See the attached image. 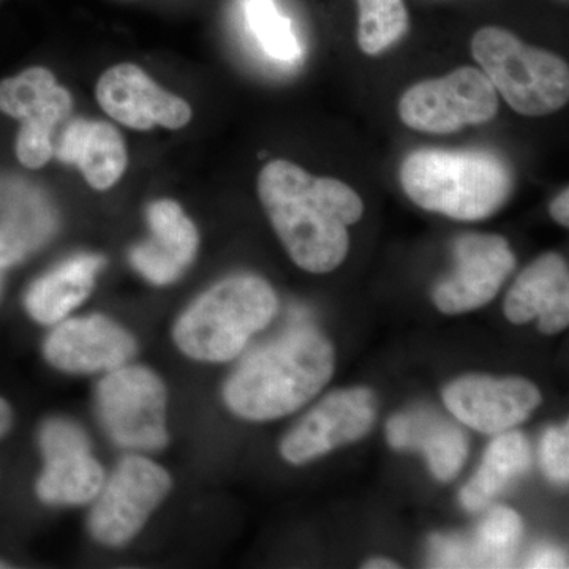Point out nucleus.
Returning <instances> with one entry per match:
<instances>
[{
	"label": "nucleus",
	"instance_id": "26",
	"mask_svg": "<svg viewBox=\"0 0 569 569\" xmlns=\"http://www.w3.org/2000/svg\"><path fill=\"white\" fill-rule=\"evenodd\" d=\"M542 470L556 482H567L569 478V427H552L545 433L539 449Z\"/></svg>",
	"mask_w": 569,
	"mask_h": 569
},
{
	"label": "nucleus",
	"instance_id": "13",
	"mask_svg": "<svg viewBox=\"0 0 569 569\" xmlns=\"http://www.w3.org/2000/svg\"><path fill=\"white\" fill-rule=\"evenodd\" d=\"M100 107L122 126L151 130L153 126L178 130L192 119V108L174 93L164 91L134 63H119L97 82Z\"/></svg>",
	"mask_w": 569,
	"mask_h": 569
},
{
	"label": "nucleus",
	"instance_id": "23",
	"mask_svg": "<svg viewBox=\"0 0 569 569\" xmlns=\"http://www.w3.org/2000/svg\"><path fill=\"white\" fill-rule=\"evenodd\" d=\"M47 467L37 482V493L51 505H82L99 496L103 470L91 456V445L44 452Z\"/></svg>",
	"mask_w": 569,
	"mask_h": 569
},
{
	"label": "nucleus",
	"instance_id": "15",
	"mask_svg": "<svg viewBox=\"0 0 569 569\" xmlns=\"http://www.w3.org/2000/svg\"><path fill=\"white\" fill-rule=\"evenodd\" d=\"M54 209L36 183L0 173V268L20 263L50 241Z\"/></svg>",
	"mask_w": 569,
	"mask_h": 569
},
{
	"label": "nucleus",
	"instance_id": "32",
	"mask_svg": "<svg viewBox=\"0 0 569 569\" xmlns=\"http://www.w3.org/2000/svg\"><path fill=\"white\" fill-rule=\"evenodd\" d=\"M0 271H2V268H0Z\"/></svg>",
	"mask_w": 569,
	"mask_h": 569
},
{
	"label": "nucleus",
	"instance_id": "9",
	"mask_svg": "<svg viewBox=\"0 0 569 569\" xmlns=\"http://www.w3.org/2000/svg\"><path fill=\"white\" fill-rule=\"evenodd\" d=\"M170 488V475L162 467L140 456L123 459L89 519L93 538L111 548L127 545Z\"/></svg>",
	"mask_w": 569,
	"mask_h": 569
},
{
	"label": "nucleus",
	"instance_id": "22",
	"mask_svg": "<svg viewBox=\"0 0 569 569\" xmlns=\"http://www.w3.org/2000/svg\"><path fill=\"white\" fill-rule=\"evenodd\" d=\"M531 449L520 432L498 433L482 456L481 467L460 492L462 507L481 511L529 470Z\"/></svg>",
	"mask_w": 569,
	"mask_h": 569
},
{
	"label": "nucleus",
	"instance_id": "28",
	"mask_svg": "<svg viewBox=\"0 0 569 569\" xmlns=\"http://www.w3.org/2000/svg\"><path fill=\"white\" fill-rule=\"evenodd\" d=\"M550 216L560 223L561 227H568L569 224V190L565 189L563 192L559 193V197L550 203Z\"/></svg>",
	"mask_w": 569,
	"mask_h": 569
},
{
	"label": "nucleus",
	"instance_id": "12",
	"mask_svg": "<svg viewBox=\"0 0 569 569\" xmlns=\"http://www.w3.org/2000/svg\"><path fill=\"white\" fill-rule=\"evenodd\" d=\"M443 400L462 425L498 436L526 421L541 403V395L523 378L468 376L448 385Z\"/></svg>",
	"mask_w": 569,
	"mask_h": 569
},
{
	"label": "nucleus",
	"instance_id": "30",
	"mask_svg": "<svg viewBox=\"0 0 569 569\" xmlns=\"http://www.w3.org/2000/svg\"><path fill=\"white\" fill-rule=\"evenodd\" d=\"M366 568L367 569H396L399 567H397V563H395V561H391V560L373 559V560H370L369 563L366 565Z\"/></svg>",
	"mask_w": 569,
	"mask_h": 569
},
{
	"label": "nucleus",
	"instance_id": "2",
	"mask_svg": "<svg viewBox=\"0 0 569 569\" xmlns=\"http://www.w3.org/2000/svg\"><path fill=\"white\" fill-rule=\"evenodd\" d=\"M332 372L329 340L310 326H296L247 356L224 385V402L250 421L287 417L313 399Z\"/></svg>",
	"mask_w": 569,
	"mask_h": 569
},
{
	"label": "nucleus",
	"instance_id": "31",
	"mask_svg": "<svg viewBox=\"0 0 569 569\" xmlns=\"http://www.w3.org/2000/svg\"><path fill=\"white\" fill-rule=\"evenodd\" d=\"M0 568H9V565L3 563V561H0Z\"/></svg>",
	"mask_w": 569,
	"mask_h": 569
},
{
	"label": "nucleus",
	"instance_id": "1",
	"mask_svg": "<svg viewBox=\"0 0 569 569\" xmlns=\"http://www.w3.org/2000/svg\"><path fill=\"white\" fill-rule=\"evenodd\" d=\"M258 197L299 268L326 274L343 263L350 249L348 227L365 213L361 197L350 186L274 160L258 176Z\"/></svg>",
	"mask_w": 569,
	"mask_h": 569
},
{
	"label": "nucleus",
	"instance_id": "20",
	"mask_svg": "<svg viewBox=\"0 0 569 569\" xmlns=\"http://www.w3.org/2000/svg\"><path fill=\"white\" fill-rule=\"evenodd\" d=\"M58 157L62 162L78 164L86 181L97 190L111 189L127 168L126 142L108 122H71L62 133Z\"/></svg>",
	"mask_w": 569,
	"mask_h": 569
},
{
	"label": "nucleus",
	"instance_id": "17",
	"mask_svg": "<svg viewBox=\"0 0 569 569\" xmlns=\"http://www.w3.org/2000/svg\"><path fill=\"white\" fill-rule=\"evenodd\" d=\"M152 239L134 247L132 264L149 282L168 284L192 263L197 254V227L173 200L153 201L148 208Z\"/></svg>",
	"mask_w": 569,
	"mask_h": 569
},
{
	"label": "nucleus",
	"instance_id": "18",
	"mask_svg": "<svg viewBox=\"0 0 569 569\" xmlns=\"http://www.w3.org/2000/svg\"><path fill=\"white\" fill-rule=\"evenodd\" d=\"M522 535L523 523L518 512L496 507L470 538L432 537L429 560L437 568H508Z\"/></svg>",
	"mask_w": 569,
	"mask_h": 569
},
{
	"label": "nucleus",
	"instance_id": "14",
	"mask_svg": "<svg viewBox=\"0 0 569 569\" xmlns=\"http://www.w3.org/2000/svg\"><path fill=\"white\" fill-rule=\"evenodd\" d=\"M133 337L102 316L73 318L54 329L44 343L48 361L73 373L114 370L133 358Z\"/></svg>",
	"mask_w": 569,
	"mask_h": 569
},
{
	"label": "nucleus",
	"instance_id": "19",
	"mask_svg": "<svg viewBox=\"0 0 569 569\" xmlns=\"http://www.w3.org/2000/svg\"><path fill=\"white\" fill-rule=\"evenodd\" d=\"M388 441L396 449H415L426 456L430 471L440 481L458 477L468 456L466 432L432 410H413L389 419Z\"/></svg>",
	"mask_w": 569,
	"mask_h": 569
},
{
	"label": "nucleus",
	"instance_id": "29",
	"mask_svg": "<svg viewBox=\"0 0 569 569\" xmlns=\"http://www.w3.org/2000/svg\"><path fill=\"white\" fill-rule=\"evenodd\" d=\"M11 421H13L11 408L9 403H7L6 400L0 397V437H3L7 432H9Z\"/></svg>",
	"mask_w": 569,
	"mask_h": 569
},
{
	"label": "nucleus",
	"instance_id": "8",
	"mask_svg": "<svg viewBox=\"0 0 569 569\" xmlns=\"http://www.w3.org/2000/svg\"><path fill=\"white\" fill-rule=\"evenodd\" d=\"M73 110L70 92L43 67H31L0 81V111L21 122L18 160L24 167L41 168L50 162L52 130Z\"/></svg>",
	"mask_w": 569,
	"mask_h": 569
},
{
	"label": "nucleus",
	"instance_id": "16",
	"mask_svg": "<svg viewBox=\"0 0 569 569\" xmlns=\"http://www.w3.org/2000/svg\"><path fill=\"white\" fill-rule=\"evenodd\" d=\"M505 316L515 325L538 318L545 335H557L569 323V271L563 257L546 253L516 279L505 301Z\"/></svg>",
	"mask_w": 569,
	"mask_h": 569
},
{
	"label": "nucleus",
	"instance_id": "10",
	"mask_svg": "<svg viewBox=\"0 0 569 569\" xmlns=\"http://www.w3.org/2000/svg\"><path fill=\"white\" fill-rule=\"evenodd\" d=\"M377 419V400L366 388L326 396L283 438L280 452L290 463H306L332 449L361 440Z\"/></svg>",
	"mask_w": 569,
	"mask_h": 569
},
{
	"label": "nucleus",
	"instance_id": "7",
	"mask_svg": "<svg viewBox=\"0 0 569 569\" xmlns=\"http://www.w3.org/2000/svg\"><path fill=\"white\" fill-rule=\"evenodd\" d=\"M97 408L104 429L121 447L153 451L167 445V389L151 370L138 366L110 370L97 388Z\"/></svg>",
	"mask_w": 569,
	"mask_h": 569
},
{
	"label": "nucleus",
	"instance_id": "6",
	"mask_svg": "<svg viewBox=\"0 0 569 569\" xmlns=\"http://www.w3.org/2000/svg\"><path fill=\"white\" fill-rule=\"evenodd\" d=\"M497 112L498 92L473 67L418 82L399 102L400 121L408 129L432 134L456 133L463 127L492 121Z\"/></svg>",
	"mask_w": 569,
	"mask_h": 569
},
{
	"label": "nucleus",
	"instance_id": "21",
	"mask_svg": "<svg viewBox=\"0 0 569 569\" xmlns=\"http://www.w3.org/2000/svg\"><path fill=\"white\" fill-rule=\"evenodd\" d=\"M102 266L97 254H78L37 280L26 296L33 320L51 325L69 316L91 293Z\"/></svg>",
	"mask_w": 569,
	"mask_h": 569
},
{
	"label": "nucleus",
	"instance_id": "4",
	"mask_svg": "<svg viewBox=\"0 0 569 569\" xmlns=\"http://www.w3.org/2000/svg\"><path fill=\"white\" fill-rule=\"evenodd\" d=\"M277 307L274 290L261 277H228L182 313L174 328L176 343L198 361H230L250 337L271 323Z\"/></svg>",
	"mask_w": 569,
	"mask_h": 569
},
{
	"label": "nucleus",
	"instance_id": "25",
	"mask_svg": "<svg viewBox=\"0 0 569 569\" xmlns=\"http://www.w3.org/2000/svg\"><path fill=\"white\" fill-rule=\"evenodd\" d=\"M359 48L377 56L402 39L408 31V11L403 0H358Z\"/></svg>",
	"mask_w": 569,
	"mask_h": 569
},
{
	"label": "nucleus",
	"instance_id": "27",
	"mask_svg": "<svg viewBox=\"0 0 569 569\" xmlns=\"http://www.w3.org/2000/svg\"><path fill=\"white\" fill-rule=\"evenodd\" d=\"M527 568H567V556L560 549L541 546L527 560Z\"/></svg>",
	"mask_w": 569,
	"mask_h": 569
},
{
	"label": "nucleus",
	"instance_id": "3",
	"mask_svg": "<svg viewBox=\"0 0 569 569\" xmlns=\"http://www.w3.org/2000/svg\"><path fill=\"white\" fill-rule=\"evenodd\" d=\"M400 183L419 208L477 222L503 208L515 189V176L496 152L419 149L403 160Z\"/></svg>",
	"mask_w": 569,
	"mask_h": 569
},
{
	"label": "nucleus",
	"instance_id": "24",
	"mask_svg": "<svg viewBox=\"0 0 569 569\" xmlns=\"http://www.w3.org/2000/svg\"><path fill=\"white\" fill-rule=\"evenodd\" d=\"M246 22L266 56L279 62L301 58V44L287 17L277 9L274 0H246Z\"/></svg>",
	"mask_w": 569,
	"mask_h": 569
},
{
	"label": "nucleus",
	"instance_id": "11",
	"mask_svg": "<svg viewBox=\"0 0 569 569\" xmlns=\"http://www.w3.org/2000/svg\"><path fill=\"white\" fill-rule=\"evenodd\" d=\"M456 268L433 290V302L448 316L488 305L511 274L516 257L507 239L470 233L455 241Z\"/></svg>",
	"mask_w": 569,
	"mask_h": 569
},
{
	"label": "nucleus",
	"instance_id": "5",
	"mask_svg": "<svg viewBox=\"0 0 569 569\" xmlns=\"http://www.w3.org/2000/svg\"><path fill=\"white\" fill-rule=\"evenodd\" d=\"M471 52L493 89L519 114L539 118L568 103V63L553 52L530 47L501 28L475 33Z\"/></svg>",
	"mask_w": 569,
	"mask_h": 569
}]
</instances>
